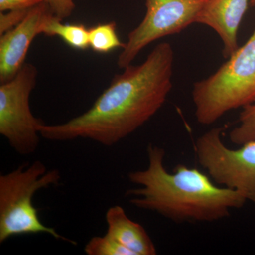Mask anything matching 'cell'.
<instances>
[{"label":"cell","mask_w":255,"mask_h":255,"mask_svg":"<svg viewBox=\"0 0 255 255\" xmlns=\"http://www.w3.org/2000/svg\"><path fill=\"white\" fill-rule=\"evenodd\" d=\"M174 53L159 43L140 65L116 75L90 110L63 124L40 128L51 141L82 138L111 147L141 127L163 106L172 88Z\"/></svg>","instance_id":"obj_1"},{"label":"cell","mask_w":255,"mask_h":255,"mask_svg":"<svg viewBox=\"0 0 255 255\" xmlns=\"http://www.w3.org/2000/svg\"><path fill=\"white\" fill-rule=\"evenodd\" d=\"M148 165L128 174L140 186L127 191L129 202L176 222H213L229 216L247 201L239 191L219 187L198 169L179 164L172 172L164 166L165 151L149 144Z\"/></svg>","instance_id":"obj_2"},{"label":"cell","mask_w":255,"mask_h":255,"mask_svg":"<svg viewBox=\"0 0 255 255\" xmlns=\"http://www.w3.org/2000/svg\"><path fill=\"white\" fill-rule=\"evenodd\" d=\"M61 175L58 169L48 170L41 161L23 164L9 173L0 175V243L24 235L45 233L57 240L76 245L45 226L33 204L37 191L58 185Z\"/></svg>","instance_id":"obj_3"},{"label":"cell","mask_w":255,"mask_h":255,"mask_svg":"<svg viewBox=\"0 0 255 255\" xmlns=\"http://www.w3.org/2000/svg\"><path fill=\"white\" fill-rule=\"evenodd\" d=\"M196 120L211 125L230 111L255 100V29L242 47L209 78L194 82Z\"/></svg>","instance_id":"obj_4"},{"label":"cell","mask_w":255,"mask_h":255,"mask_svg":"<svg viewBox=\"0 0 255 255\" xmlns=\"http://www.w3.org/2000/svg\"><path fill=\"white\" fill-rule=\"evenodd\" d=\"M38 70L25 63L17 75L0 85V134L21 155L34 153L40 143V128L44 122L35 117L30 96L36 85Z\"/></svg>","instance_id":"obj_5"},{"label":"cell","mask_w":255,"mask_h":255,"mask_svg":"<svg viewBox=\"0 0 255 255\" xmlns=\"http://www.w3.org/2000/svg\"><path fill=\"white\" fill-rule=\"evenodd\" d=\"M223 130V127L214 128L197 139L199 164L216 184L239 191L255 204V140L230 149L221 139Z\"/></svg>","instance_id":"obj_6"},{"label":"cell","mask_w":255,"mask_h":255,"mask_svg":"<svg viewBox=\"0 0 255 255\" xmlns=\"http://www.w3.org/2000/svg\"><path fill=\"white\" fill-rule=\"evenodd\" d=\"M209 0H146L141 23L129 33L117 65L125 68L142 49L165 36L177 34L196 23Z\"/></svg>","instance_id":"obj_7"},{"label":"cell","mask_w":255,"mask_h":255,"mask_svg":"<svg viewBox=\"0 0 255 255\" xmlns=\"http://www.w3.org/2000/svg\"><path fill=\"white\" fill-rule=\"evenodd\" d=\"M51 10L45 2L28 11L21 23L0 38V83L9 82L17 75L25 64L28 48Z\"/></svg>","instance_id":"obj_8"},{"label":"cell","mask_w":255,"mask_h":255,"mask_svg":"<svg viewBox=\"0 0 255 255\" xmlns=\"http://www.w3.org/2000/svg\"><path fill=\"white\" fill-rule=\"evenodd\" d=\"M251 0H209L196 18L217 33L223 42V56L228 59L238 49V32Z\"/></svg>","instance_id":"obj_9"},{"label":"cell","mask_w":255,"mask_h":255,"mask_svg":"<svg viewBox=\"0 0 255 255\" xmlns=\"http://www.w3.org/2000/svg\"><path fill=\"white\" fill-rule=\"evenodd\" d=\"M107 232L132 255H155V244L141 225L129 219L125 210L114 206L107 210L105 216Z\"/></svg>","instance_id":"obj_10"},{"label":"cell","mask_w":255,"mask_h":255,"mask_svg":"<svg viewBox=\"0 0 255 255\" xmlns=\"http://www.w3.org/2000/svg\"><path fill=\"white\" fill-rule=\"evenodd\" d=\"M62 21L61 18L50 11L42 24L41 34L60 37L69 46L75 49L84 50L90 48L89 29L85 25L64 24Z\"/></svg>","instance_id":"obj_11"},{"label":"cell","mask_w":255,"mask_h":255,"mask_svg":"<svg viewBox=\"0 0 255 255\" xmlns=\"http://www.w3.org/2000/svg\"><path fill=\"white\" fill-rule=\"evenodd\" d=\"M89 45L98 53H108L125 46V43L119 39L115 22L99 23L89 28Z\"/></svg>","instance_id":"obj_12"},{"label":"cell","mask_w":255,"mask_h":255,"mask_svg":"<svg viewBox=\"0 0 255 255\" xmlns=\"http://www.w3.org/2000/svg\"><path fill=\"white\" fill-rule=\"evenodd\" d=\"M229 139L233 143L238 145L255 140V100L243 107L238 126L230 132Z\"/></svg>","instance_id":"obj_13"},{"label":"cell","mask_w":255,"mask_h":255,"mask_svg":"<svg viewBox=\"0 0 255 255\" xmlns=\"http://www.w3.org/2000/svg\"><path fill=\"white\" fill-rule=\"evenodd\" d=\"M85 252L88 255H132L108 233L92 238L85 246Z\"/></svg>","instance_id":"obj_14"},{"label":"cell","mask_w":255,"mask_h":255,"mask_svg":"<svg viewBox=\"0 0 255 255\" xmlns=\"http://www.w3.org/2000/svg\"><path fill=\"white\" fill-rule=\"evenodd\" d=\"M30 9L11 10L0 13V36L12 29L26 17Z\"/></svg>","instance_id":"obj_15"},{"label":"cell","mask_w":255,"mask_h":255,"mask_svg":"<svg viewBox=\"0 0 255 255\" xmlns=\"http://www.w3.org/2000/svg\"><path fill=\"white\" fill-rule=\"evenodd\" d=\"M52 12L58 18H68L73 14L75 8L73 0H44Z\"/></svg>","instance_id":"obj_16"},{"label":"cell","mask_w":255,"mask_h":255,"mask_svg":"<svg viewBox=\"0 0 255 255\" xmlns=\"http://www.w3.org/2000/svg\"><path fill=\"white\" fill-rule=\"evenodd\" d=\"M44 2V0H0V11L30 9Z\"/></svg>","instance_id":"obj_17"},{"label":"cell","mask_w":255,"mask_h":255,"mask_svg":"<svg viewBox=\"0 0 255 255\" xmlns=\"http://www.w3.org/2000/svg\"><path fill=\"white\" fill-rule=\"evenodd\" d=\"M250 5H251V6H255V0H251V1H250Z\"/></svg>","instance_id":"obj_18"}]
</instances>
